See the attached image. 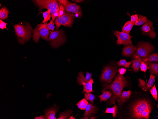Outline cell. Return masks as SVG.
Masks as SVG:
<instances>
[{"instance_id":"10","label":"cell","mask_w":158,"mask_h":119,"mask_svg":"<svg viewBox=\"0 0 158 119\" xmlns=\"http://www.w3.org/2000/svg\"><path fill=\"white\" fill-rule=\"evenodd\" d=\"M140 29L143 35H147L152 39L154 38L157 34L153 27V22L149 19L147 20V22Z\"/></svg>"},{"instance_id":"16","label":"cell","mask_w":158,"mask_h":119,"mask_svg":"<svg viewBox=\"0 0 158 119\" xmlns=\"http://www.w3.org/2000/svg\"><path fill=\"white\" fill-rule=\"evenodd\" d=\"M58 110L56 105L52 107L48 108L44 111V115L47 119H56L55 114Z\"/></svg>"},{"instance_id":"15","label":"cell","mask_w":158,"mask_h":119,"mask_svg":"<svg viewBox=\"0 0 158 119\" xmlns=\"http://www.w3.org/2000/svg\"><path fill=\"white\" fill-rule=\"evenodd\" d=\"M137 48L135 46L131 44L125 46L123 49L122 54L123 56L130 57L135 53Z\"/></svg>"},{"instance_id":"40","label":"cell","mask_w":158,"mask_h":119,"mask_svg":"<svg viewBox=\"0 0 158 119\" xmlns=\"http://www.w3.org/2000/svg\"><path fill=\"white\" fill-rule=\"evenodd\" d=\"M7 24L3 22L2 20H0V28L3 29H7L6 25Z\"/></svg>"},{"instance_id":"11","label":"cell","mask_w":158,"mask_h":119,"mask_svg":"<svg viewBox=\"0 0 158 119\" xmlns=\"http://www.w3.org/2000/svg\"><path fill=\"white\" fill-rule=\"evenodd\" d=\"M156 77L155 75L150 73L149 78L147 83L144 80L139 78L138 80L139 82L138 86L143 90L149 92L153 83L155 82V78Z\"/></svg>"},{"instance_id":"19","label":"cell","mask_w":158,"mask_h":119,"mask_svg":"<svg viewBox=\"0 0 158 119\" xmlns=\"http://www.w3.org/2000/svg\"><path fill=\"white\" fill-rule=\"evenodd\" d=\"M92 76L91 73L87 72L86 73V76L84 77L82 71L79 72L77 78L78 84L80 85H82L83 83L88 82L91 78Z\"/></svg>"},{"instance_id":"7","label":"cell","mask_w":158,"mask_h":119,"mask_svg":"<svg viewBox=\"0 0 158 119\" xmlns=\"http://www.w3.org/2000/svg\"><path fill=\"white\" fill-rule=\"evenodd\" d=\"M136 47L137 50L136 53L142 58L145 57L155 49L151 43L142 41L138 42Z\"/></svg>"},{"instance_id":"12","label":"cell","mask_w":158,"mask_h":119,"mask_svg":"<svg viewBox=\"0 0 158 119\" xmlns=\"http://www.w3.org/2000/svg\"><path fill=\"white\" fill-rule=\"evenodd\" d=\"M62 25L71 27L72 25L75 16L74 15L65 12L62 16Z\"/></svg>"},{"instance_id":"18","label":"cell","mask_w":158,"mask_h":119,"mask_svg":"<svg viewBox=\"0 0 158 119\" xmlns=\"http://www.w3.org/2000/svg\"><path fill=\"white\" fill-rule=\"evenodd\" d=\"M65 10L67 12L75 13H82L79 6L75 3H72L70 2L65 7Z\"/></svg>"},{"instance_id":"42","label":"cell","mask_w":158,"mask_h":119,"mask_svg":"<svg viewBox=\"0 0 158 119\" xmlns=\"http://www.w3.org/2000/svg\"><path fill=\"white\" fill-rule=\"evenodd\" d=\"M35 119H46V117L45 115H41L39 116H36L34 118Z\"/></svg>"},{"instance_id":"37","label":"cell","mask_w":158,"mask_h":119,"mask_svg":"<svg viewBox=\"0 0 158 119\" xmlns=\"http://www.w3.org/2000/svg\"><path fill=\"white\" fill-rule=\"evenodd\" d=\"M59 7L58 16H62L65 12V8L64 6L61 5H59Z\"/></svg>"},{"instance_id":"32","label":"cell","mask_w":158,"mask_h":119,"mask_svg":"<svg viewBox=\"0 0 158 119\" xmlns=\"http://www.w3.org/2000/svg\"><path fill=\"white\" fill-rule=\"evenodd\" d=\"M156 84L153 86L150 90L151 94L156 101H158V98L157 92L156 88L155 86Z\"/></svg>"},{"instance_id":"5","label":"cell","mask_w":158,"mask_h":119,"mask_svg":"<svg viewBox=\"0 0 158 119\" xmlns=\"http://www.w3.org/2000/svg\"><path fill=\"white\" fill-rule=\"evenodd\" d=\"M47 23L38 24L33 30V39L37 43L40 37L45 40L48 41L50 31L47 27Z\"/></svg>"},{"instance_id":"41","label":"cell","mask_w":158,"mask_h":119,"mask_svg":"<svg viewBox=\"0 0 158 119\" xmlns=\"http://www.w3.org/2000/svg\"><path fill=\"white\" fill-rule=\"evenodd\" d=\"M118 71L121 75H123L126 73V70L124 68H121L119 69Z\"/></svg>"},{"instance_id":"25","label":"cell","mask_w":158,"mask_h":119,"mask_svg":"<svg viewBox=\"0 0 158 119\" xmlns=\"http://www.w3.org/2000/svg\"><path fill=\"white\" fill-rule=\"evenodd\" d=\"M118 106L115 104L113 107L106 108V110L105 111L104 113L112 114V116L113 118H114L117 116L118 110Z\"/></svg>"},{"instance_id":"1","label":"cell","mask_w":158,"mask_h":119,"mask_svg":"<svg viewBox=\"0 0 158 119\" xmlns=\"http://www.w3.org/2000/svg\"><path fill=\"white\" fill-rule=\"evenodd\" d=\"M155 105L149 92L141 89L132 92L128 100L120 109L123 108L124 119H149Z\"/></svg>"},{"instance_id":"34","label":"cell","mask_w":158,"mask_h":119,"mask_svg":"<svg viewBox=\"0 0 158 119\" xmlns=\"http://www.w3.org/2000/svg\"><path fill=\"white\" fill-rule=\"evenodd\" d=\"M84 95L86 99L94 104L93 100L96 98L94 95L91 93H87L85 92Z\"/></svg>"},{"instance_id":"3","label":"cell","mask_w":158,"mask_h":119,"mask_svg":"<svg viewBox=\"0 0 158 119\" xmlns=\"http://www.w3.org/2000/svg\"><path fill=\"white\" fill-rule=\"evenodd\" d=\"M18 42L23 44L30 39L32 27L28 23L16 24L14 25Z\"/></svg>"},{"instance_id":"43","label":"cell","mask_w":158,"mask_h":119,"mask_svg":"<svg viewBox=\"0 0 158 119\" xmlns=\"http://www.w3.org/2000/svg\"><path fill=\"white\" fill-rule=\"evenodd\" d=\"M83 0H76L75 1L77 2H82Z\"/></svg>"},{"instance_id":"24","label":"cell","mask_w":158,"mask_h":119,"mask_svg":"<svg viewBox=\"0 0 158 119\" xmlns=\"http://www.w3.org/2000/svg\"><path fill=\"white\" fill-rule=\"evenodd\" d=\"M134 22L128 21L125 23L122 28V32L129 34L134 24Z\"/></svg>"},{"instance_id":"35","label":"cell","mask_w":158,"mask_h":119,"mask_svg":"<svg viewBox=\"0 0 158 119\" xmlns=\"http://www.w3.org/2000/svg\"><path fill=\"white\" fill-rule=\"evenodd\" d=\"M148 65L144 60H142L140 65L141 70L145 73L148 68Z\"/></svg>"},{"instance_id":"17","label":"cell","mask_w":158,"mask_h":119,"mask_svg":"<svg viewBox=\"0 0 158 119\" xmlns=\"http://www.w3.org/2000/svg\"><path fill=\"white\" fill-rule=\"evenodd\" d=\"M85 109V111L83 115V117L81 119H88L89 117L93 115L97 111L96 106L89 102L88 103Z\"/></svg>"},{"instance_id":"28","label":"cell","mask_w":158,"mask_h":119,"mask_svg":"<svg viewBox=\"0 0 158 119\" xmlns=\"http://www.w3.org/2000/svg\"><path fill=\"white\" fill-rule=\"evenodd\" d=\"M88 102L84 98L81 100L76 105L78 108L81 110H84L88 104Z\"/></svg>"},{"instance_id":"20","label":"cell","mask_w":158,"mask_h":119,"mask_svg":"<svg viewBox=\"0 0 158 119\" xmlns=\"http://www.w3.org/2000/svg\"><path fill=\"white\" fill-rule=\"evenodd\" d=\"M142 59L148 65L151 62H158V53L155 52L149 54L145 58H142Z\"/></svg>"},{"instance_id":"8","label":"cell","mask_w":158,"mask_h":119,"mask_svg":"<svg viewBox=\"0 0 158 119\" xmlns=\"http://www.w3.org/2000/svg\"><path fill=\"white\" fill-rule=\"evenodd\" d=\"M117 67L108 66L105 67L100 78L102 81L110 83L118 72Z\"/></svg>"},{"instance_id":"39","label":"cell","mask_w":158,"mask_h":119,"mask_svg":"<svg viewBox=\"0 0 158 119\" xmlns=\"http://www.w3.org/2000/svg\"><path fill=\"white\" fill-rule=\"evenodd\" d=\"M128 14L129 15L131 16V21L133 22H135L138 19V14L136 13V14L135 15H131L129 14L128 13Z\"/></svg>"},{"instance_id":"4","label":"cell","mask_w":158,"mask_h":119,"mask_svg":"<svg viewBox=\"0 0 158 119\" xmlns=\"http://www.w3.org/2000/svg\"><path fill=\"white\" fill-rule=\"evenodd\" d=\"M35 4L39 7L40 10L45 8L50 10L52 19L53 21L58 15L59 9L57 2L54 0H34Z\"/></svg>"},{"instance_id":"13","label":"cell","mask_w":158,"mask_h":119,"mask_svg":"<svg viewBox=\"0 0 158 119\" xmlns=\"http://www.w3.org/2000/svg\"><path fill=\"white\" fill-rule=\"evenodd\" d=\"M132 92L130 90L127 91L123 90L121 93L120 99H116V100L118 103V107L119 109L128 100Z\"/></svg>"},{"instance_id":"6","label":"cell","mask_w":158,"mask_h":119,"mask_svg":"<svg viewBox=\"0 0 158 119\" xmlns=\"http://www.w3.org/2000/svg\"><path fill=\"white\" fill-rule=\"evenodd\" d=\"M50 32L48 41L52 47L58 48L64 43L66 37L62 30H60Z\"/></svg>"},{"instance_id":"26","label":"cell","mask_w":158,"mask_h":119,"mask_svg":"<svg viewBox=\"0 0 158 119\" xmlns=\"http://www.w3.org/2000/svg\"><path fill=\"white\" fill-rule=\"evenodd\" d=\"M138 19L134 23V24L136 25L139 26L145 23L147 20V17L145 16L139 14L138 15Z\"/></svg>"},{"instance_id":"29","label":"cell","mask_w":158,"mask_h":119,"mask_svg":"<svg viewBox=\"0 0 158 119\" xmlns=\"http://www.w3.org/2000/svg\"><path fill=\"white\" fill-rule=\"evenodd\" d=\"M134 60L133 59L131 61L129 62H127L125 59L120 60L119 61H118L117 62V64L119 66H123L126 68H129V66L131 65L132 62Z\"/></svg>"},{"instance_id":"33","label":"cell","mask_w":158,"mask_h":119,"mask_svg":"<svg viewBox=\"0 0 158 119\" xmlns=\"http://www.w3.org/2000/svg\"><path fill=\"white\" fill-rule=\"evenodd\" d=\"M62 16H57L56 18L54 23L56 25V31L58 30L60 26L62 25Z\"/></svg>"},{"instance_id":"38","label":"cell","mask_w":158,"mask_h":119,"mask_svg":"<svg viewBox=\"0 0 158 119\" xmlns=\"http://www.w3.org/2000/svg\"><path fill=\"white\" fill-rule=\"evenodd\" d=\"M57 2L60 5H63L65 7L69 2V1L67 0H56Z\"/></svg>"},{"instance_id":"14","label":"cell","mask_w":158,"mask_h":119,"mask_svg":"<svg viewBox=\"0 0 158 119\" xmlns=\"http://www.w3.org/2000/svg\"><path fill=\"white\" fill-rule=\"evenodd\" d=\"M131 58L134 59V60L132 62V69L135 72H138L139 71L140 64L142 60V58L136 53L133 55Z\"/></svg>"},{"instance_id":"23","label":"cell","mask_w":158,"mask_h":119,"mask_svg":"<svg viewBox=\"0 0 158 119\" xmlns=\"http://www.w3.org/2000/svg\"><path fill=\"white\" fill-rule=\"evenodd\" d=\"M149 71L152 74L158 76V64L153 62L149 63L148 65Z\"/></svg>"},{"instance_id":"27","label":"cell","mask_w":158,"mask_h":119,"mask_svg":"<svg viewBox=\"0 0 158 119\" xmlns=\"http://www.w3.org/2000/svg\"><path fill=\"white\" fill-rule=\"evenodd\" d=\"M9 13V11L6 7H2L0 10V19L4 20L7 18Z\"/></svg>"},{"instance_id":"9","label":"cell","mask_w":158,"mask_h":119,"mask_svg":"<svg viewBox=\"0 0 158 119\" xmlns=\"http://www.w3.org/2000/svg\"><path fill=\"white\" fill-rule=\"evenodd\" d=\"M114 34L117 37V40L116 41V44L118 45L123 44L124 46L129 45L132 44L131 38L133 36L129 34L123 32H120L116 30L114 31Z\"/></svg>"},{"instance_id":"22","label":"cell","mask_w":158,"mask_h":119,"mask_svg":"<svg viewBox=\"0 0 158 119\" xmlns=\"http://www.w3.org/2000/svg\"><path fill=\"white\" fill-rule=\"evenodd\" d=\"M102 94L100 95L97 96L100 98V102L102 101H105L110 99L113 94L110 91L106 90H102Z\"/></svg>"},{"instance_id":"31","label":"cell","mask_w":158,"mask_h":119,"mask_svg":"<svg viewBox=\"0 0 158 119\" xmlns=\"http://www.w3.org/2000/svg\"><path fill=\"white\" fill-rule=\"evenodd\" d=\"M44 20L41 23H45L47 22L48 20H50L51 17L50 10H48L46 11L43 13Z\"/></svg>"},{"instance_id":"2","label":"cell","mask_w":158,"mask_h":119,"mask_svg":"<svg viewBox=\"0 0 158 119\" xmlns=\"http://www.w3.org/2000/svg\"><path fill=\"white\" fill-rule=\"evenodd\" d=\"M128 83L127 79L123 75H121L119 73L111 84H103L104 90H111L113 94L111 98L107 102L109 106L115 104V100L120 99L123 89L128 87Z\"/></svg>"},{"instance_id":"36","label":"cell","mask_w":158,"mask_h":119,"mask_svg":"<svg viewBox=\"0 0 158 119\" xmlns=\"http://www.w3.org/2000/svg\"><path fill=\"white\" fill-rule=\"evenodd\" d=\"M47 27L49 30H51L53 31L55 28L54 21L52 19L50 22L47 24Z\"/></svg>"},{"instance_id":"21","label":"cell","mask_w":158,"mask_h":119,"mask_svg":"<svg viewBox=\"0 0 158 119\" xmlns=\"http://www.w3.org/2000/svg\"><path fill=\"white\" fill-rule=\"evenodd\" d=\"M93 83V79L92 78L88 82L83 83L82 85L83 86V89L82 93L85 92L89 93L94 91L92 89V84Z\"/></svg>"},{"instance_id":"30","label":"cell","mask_w":158,"mask_h":119,"mask_svg":"<svg viewBox=\"0 0 158 119\" xmlns=\"http://www.w3.org/2000/svg\"><path fill=\"white\" fill-rule=\"evenodd\" d=\"M72 113L71 110H67L66 111L62 113L59 112V117L57 119H66L70 116Z\"/></svg>"}]
</instances>
